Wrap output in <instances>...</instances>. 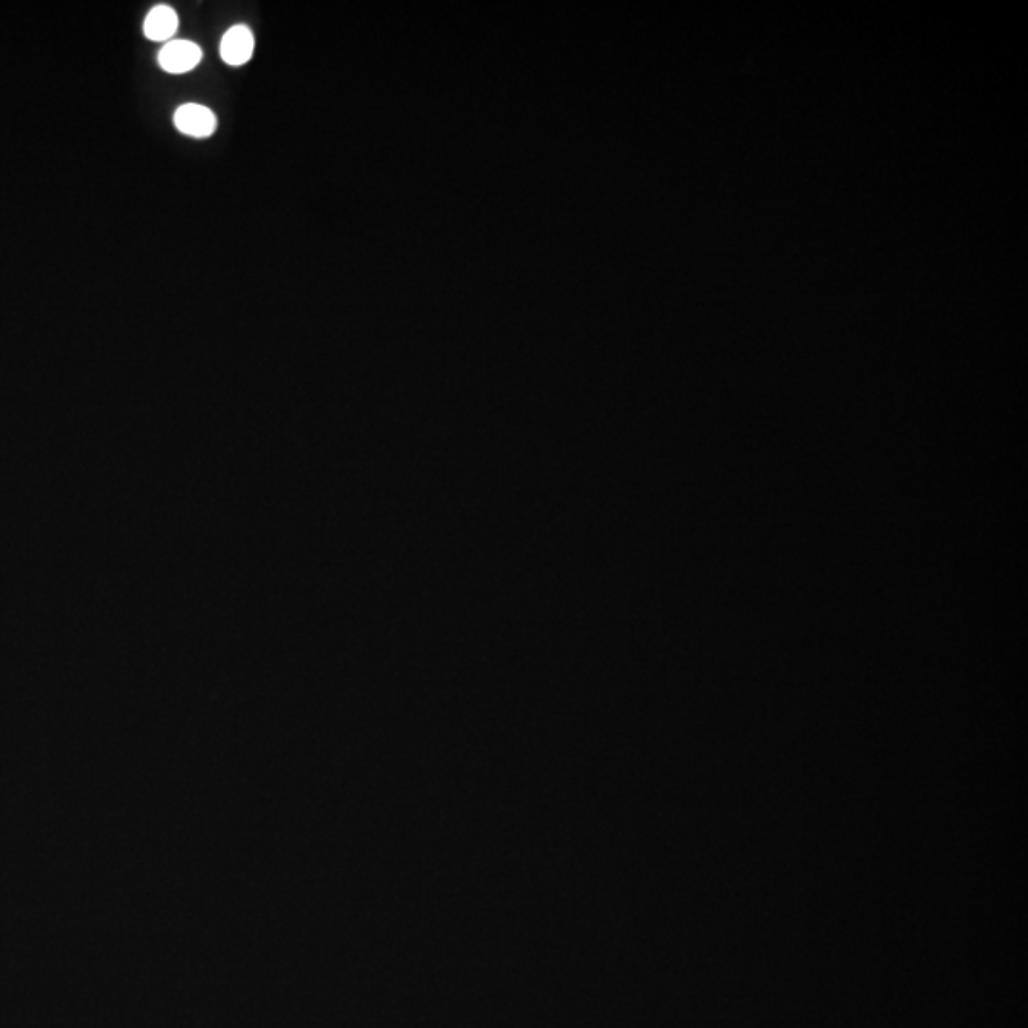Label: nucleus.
<instances>
[{
    "mask_svg": "<svg viewBox=\"0 0 1028 1028\" xmlns=\"http://www.w3.org/2000/svg\"><path fill=\"white\" fill-rule=\"evenodd\" d=\"M256 40L246 25L231 27L219 44V56L231 67H240L252 60Z\"/></svg>",
    "mask_w": 1028,
    "mask_h": 1028,
    "instance_id": "7ed1b4c3",
    "label": "nucleus"
},
{
    "mask_svg": "<svg viewBox=\"0 0 1028 1028\" xmlns=\"http://www.w3.org/2000/svg\"><path fill=\"white\" fill-rule=\"evenodd\" d=\"M200 60L202 50L191 40H172L159 52L160 67L172 75H181L195 69Z\"/></svg>",
    "mask_w": 1028,
    "mask_h": 1028,
    "instance_id": "f03ea898",
    "label": "nucleus"
},
{
    "mask_svg": "<svg viewBox=\"0 0 1028 1028\" xmlns=\"http://www.w3.org/2000/svg\"><path fill=\"white\" fill-rule=\"evenodd\" d=\"M174 124L181 134L191 138H210L216 132V115L198 103H185L174 113Z\"/></svg>",
    "mask_w": 1028,
    "mask_h": 1028,
    "instance_id": "f257e3e1",
    "label": "nucleus"
},
{
    "mask_svg": "<svg viewBox=\"0 0 1028 1028\" xmlns=\"http://www.w3.org/2000/svg\"><path fill=\"white\" fill-rule=\"evenodd\" d=\"M179 27V18L174 8L170 6H164L159 4L155 6L147 18L143 21V33L149 40H155V42H162V40L172 39L176 35Z\"/></svg>",
    "mask_w": 1028,
    "mask_h": 1028,
    "instance_id": "20e7f679",
    "label": "nucleus"
}]
</instances>
